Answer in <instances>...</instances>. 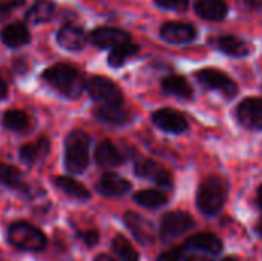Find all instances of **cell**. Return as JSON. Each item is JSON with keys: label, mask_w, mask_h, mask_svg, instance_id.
Masks as SVG:
<instances>
[{"label": "cell", "mask_w": 262, "mask_h": 261, "mask_svg": "<svg viewBox=\"0 0 262 261\" xmlns=\"http://www.w3.org/2000/svg\"><path fill=\"white\" fill-rule=\"evenodd\" d=\"M43 78L54 89H57L58 92H61L63 95L69 98H78L86 88L83 74L74 66L64 65V63L48 68L43 72Z\"/></svg>", "instance_id": "cell-1"}, {"label": "cell", "mask_w": 262, "mask_h": 261, "mask_svg": "<svg viewBox=\"0 0 262 261\" xmlns=\"http://www.w3.org/2000/svg\"><path fill=\"white\" fill-rule=\"evenodd\" d=\"M227 200V185L218 175H210L204 178L196 192V206L207 215L213 217L220 214Z\"/></svg>", "instance_id": "cell-2"}, {"label": "cell", "mask_w": 262, "mask_h": 261, "mask_svg": "<svg viewBox=\"0 0 262 261\" xmlns=\"http://www.w3.org/2000/svg\"><path fill=\"white\" fill-rule=\"evenodd\" d=\"M8 242L18 251L40 252L46 248V235L28 222H15L8 228Z\"/></svg>", "instance_id": "cell-3"}, {"label": "cell", "mask_w": 262, "mask_h": 261, "mask_svg": "<svg viewBox=\"0 0 262 261\" xmlns=\"http://www.w3.org/2000/svg\"><path fill=\"white\" fill-rule=\"evenodd\" d=\"M91 138L83 131H72L66 138L64 165L71 174H81L89 165Z\"/></svg>", "instance_id": "cell-4"}, {"label": "cell", "mask_w": 262, "mask_h": 261, "mask_svg": "<svg viewBox=\"0 0 262 261\" xmlns=\"http://www.w3.org/2000/svg\"><path fill=\"white\" fill-rule=\"evenodd\" d=\"M195 220L190 214L184 212V211H170L166 212L161 220H160V238L164 243H170L180 237H183L184 234H187L190 229L195 228Z\"/></svg>", "instance_id": "cell-5"}, {"label": "cell", "mask_w": 262, "mask_h": 261, "mask_svg": "<svg viewBox=\"0 0 262 261\" xmlns=\"http://www.w3.org/2000/svg\"><path fill=\"white\" fill-rule=\"evenodd\" d=\"M196 80L206 86L207 89H213V91H218L221 92L223 95L232 98L236 95L238 92V86L236 83L224 72L218 71V69H213V68H206V69H201L196 72Z\"/></svg>", "instance_id": "cell-6"}, {"label": "cell", "mask_w": 262, "mask_h": 261, "mask_svg": "<svg viewBox=\"0 0 262 261\" xmlns=\"http://www.w3.org/2000/svg\"><path fill=\"white\" fill-rule=\"evenodd\" d=\"M123 222L126 225V228L130 231V234L134 235V238L143 245V246H150L155 243V228L154 223L150 220H147L146 217L137 214V212H126L123 215Z\"/></svg>", "instance_id": "cell-7"}, {"label": "cell", "mask_w": 262, "mask_h": 261, "mask_svg": "<svg viewBox=\"0 0 262 261\" xmlns=\"http://www.w3.org/2000/svg\"><path fill=\"white\" fill-rule=\"evenodd\" d=\"M91 97L101 105H120L123 103V94L118 86L106 77H94L88 83Z\"/></svg>", "instance_id": "cell-8"}, {"label": "cell", "mask_w": 262, "mask_h": 261, "mask_svg": "<svg viewBox=\"0 0 262 261\" xmlns=\"http://www.w3.org/2000/svg\"><path fill=\"white\" fill-rule=\"evenodd\" d=\"M236 115L239 123L252 131H261L262 129V98L259 97H249L244 98L238 109Z\"/></svg>", "instance_id": "cell-9"}, {"label": "cell", "mask_w": 262, "mask_h": 261, "mask_svg": "<svg viewBox=\"0 0 262 261\" xmlns=\"http://www.w3.org/2000/svg\"><path fill=\"white\" fill-rule=\"evenodd\" d=\"M135 174L141 178L155 182L163 189H170L173 186L172 174L154 160H141L135 165Z\"/></svg>", "instance_id": "cell-10"}, {"label": "cell", "mask_w": 262, "mask_h": 261, "mask_svg": "<svg viewBox=\"0 0 262 261\" xmlns=\"http://www.w3.org/2000/svg\"><path fill=\"white\" fill-rule=\"evenodd\" d=\"M184 248L187 251L201 252L204 255H218L223 252V242L212 232H198L184 242Z\"/></svg>", "instance_id": "cell-11"}, {"label": "cell", "mask_w": 262, "mask_h": 261, "mask_svg": "<svg viewBox=\"0 0 262 261\" xmlns=\"http://www.w3.org/2000/svg\"><path fill=\"white\" fill-rule=\"evenodd\" d=\"M154 123L170 134H181L187 129V120L186 117L175 109L170 108H164V109H158L154 115H152Z\"/></svg>", "instance_id": "cell-12"}, {"label": "cell", "mask_w": 262, "mask_h": 261, "mask_svg": "<svg viewBox=\"0 0 262 261\" xmlns=\"http://www.w3.org/2000/svg\"><path fill=\"white\" fill-rule=\"evenodd\" d=\"M160 35L163 40L169 43L180 45L192 42L196 35V29L193 28V25L186 22H167L161 26Z\"/></svg>", "instance_id": "cell-13"}, {"label": "cell", "mask_w": 262, "mask_h": 261, "mask_svg": "<svg viewBox=\"0 0 262 261\" xmlns=\"http://www.w3.org/2000/svg\"><path fill=\"white\" fill-rule=\"evenodd\" d=\"M91 40L98 48H115L121 43L130 42V34L120 28H97L91 34Z\"/></svg>", "instance_id": "cell-14"}, {"label": "cell", "mask_w": 262, "mask_h": 261, "mask_svg": "<svg viewBox=\"0 0 262 261\" xmlns=\"http://www.w3.org/2000/svg\"><path fill=\"white\" fill-rule=\"evenodd\" d=\"M130 188H132L130 182L115 172L103 174V177L100 178V182L97 185L98 192L104 197H121V195L127 194L130 191Z\"/></svg>", "instance_id": "cell-15"}, {"label": "cell", "mask_w": 262, "mask_h": 261, "mask_svg": "<svg viewBox=\"0 0 262 261\" xmlns=\"http://www.w3.org/2000/svg\"><path fill=\"white\" fill-rule=\"evenodd\" d=\"M57 42L68 51H80L86 45V34L80 26L66 25L57 34Z\"/></svg>", "instance_id": "cell-16"}, {"label": "cell", "mask_w": 262, "mask_h": 261, "mask_svg": "<svg viewBox=\"0 0 262 261\" xmlns=\"http://www.w3.org/2000/svg\"><path fill=\"white\" fill-rule=\"evenodd\" d=\"M196 14L210 22H220L227 15V3L224 0H195L193 3Z\"/></svg>", "instance_id": "cell-17"}, {"label": "cell", "mask_w": 262, "mask_h": 261, "mask_svg": "<svg viewBox=\"0 0 262 261\" xmlns=\"http://www.w3.org/2000/svg\"><path fill=\"white\" fill-rule=\"evenodd\" d=\"M95 162L101 168H115L124 162V157L121 155V152L117 149V146L112 142L104 140L95 149Z\"/></svg>", "instance_id": "cell-18"}, {"label": "cell", "mask_w": 262, "mask_h": 261, "mask_svg": "<svg viewBox=\"0 0 262 261\" xmlns=\"http://www.w3.org/2000/svg\"><path fill=\"white\" fill-rule=\"evenodd\" d=\"M29 38H31L29 29L21 22L11 23V25L5 26L3 31H2V40H3V43L6 46H11V48H20V46L29 43Z\"/></svg>", "instance_id": "cell-19"}, {"label": "cell", "mask_w": 262, "mask_h": 261, "mask_svg": "<svg viewBox=\"0 0 262 261\" xmlns=\"http://www.w3.org/2000/svg\"><path fill=\"white\" fill-rule=\"evenodd\" d=\"M213 43L220 51H223L224 54L232 55V57H246L250 54L249 43L235 35H221Z\"/></svg>", "instance_id": "cell-20"}, {"label": "cell", "mask_w": 262, "mask_h": 261, "mask_svg": "<svg viewBox=\"0 0 262 261\" xmlns=\"http://www.w3.org/2000/svg\"><path fill=\"white\" fill-rule=\"evenodd\" d=\"M95 117L104 123L111 125H124L130 120V112L120 105H101L95 109Z\"/></svg>", "instance_id": "cell-21"}, {"label": "cell", "mask_w": 262, "mask_h": 261, "mask_svg": "<svg viewBox=\"0 0 262 261\" xmlns=\"http://www.w3.org/2000/svg\"><path fill=\"white\" fill-rule=\"evenodd\" d=\"M54 183L61 192H64L68 197H72V198H75L78 202H86V200L91 198V192L80 182L74 180L72 177H64V175L63 177H55Z\"/></svg>", "instance_id": "cell-22"}, {"label": "cell", "mask_w": 262, "mask_h": 261, "mask_svg": "<svg viewBox=\"0 0 262 261\" xmlns=\"http://www.w3.org/2000/svg\"><path fill=\"white\" fill-rule=\"evenodd\" d=\"M134 202L147 209H158L169 202V197L164 191L158 189H143L134 194Z\"/></svg>", "instance_id": "cell-23"}, {"label": "cell", "mask_w": 262, "mask_h": 261, "mask_svg": "<svg viewBox=\"0 0 262 261\" xmlns=\"http://www.w3.org/2000/svg\"><path fill=\"white\" fill-rule=\"evenodd\" d=\"M164 92L180 97V98H190L193 95V89L189 82L181 75H169L161 82Z\"/></svg>", "instance_id": "cell-24"}, {"label": "cell", "mask_w": 262, "mask_h": 261, "mask_svg": "<svg viewBox=\"0 0 262 261\" xmlns=\"http://www.w3.org/2000/svg\"><path fill=\"white\" fill-rule=\"evenodd\" d=\"M140 52V46L132 43V42H126V43H121L115 48H112L109 57H107V62L112 68H120L123 66L129 58H132L134 55H137Z\"/></svg>", "instance_id": "cell-25"}, {"label": "cell", "mask_w": 262, "mask_h": 261, "mask_svg": "<svg viewBox=\"0 0 262 261\" xmlns=\"http://www.w3.org/2000/svg\"><path fill=\"white\" fill-rule=\"evenodd\" d=\"M48 152H49V142L46 138H40L34 143L23 145L20 148V158L25 163L32 165V163L41 160Z\"/></svg>", "instance_id": "cell-26"}, {"label": "cell", "mask_w": 262, "mask_h": 261, "mask_svg": "<svg viewBox=\"0 0 262 261\" xmlns=\"http://www.w3.org/2000/svg\"><path fill=\"white\" fill-rule=\"evenodd\" d=\"M0 183L9 189L20 191V192H25L28 189L20 171L11 165H5V163H0Z\"/></svg>", "instance_id": "cell-27"}, {"label": "cell", "mask_w": 262, "mask_h": 261, "mask_svg": "<svg viewBox=\"0 0 262 261\" xmlns=\"http://www.w3.org/2000/svg\"><path fill=\"white\" fill-rule=\"evenodd\" d=\"M111 246L114 254L121 261H140V254L124 235H115Z\"/></svg>", "instance_id": "cell-28"}, {"label": "cell", "mask_w": 262, "mask_h": 261, "mask_svg": "<svg viewBox=\"0 0 262 261\" xmlns=\"http://www.w3.org/2000/svg\"><path fill=\"white\" fill-rule=\"evenodd\" d=\"M54 14V3L49 0H38L32 5V8L26 12V20L29 23H43L48 22Z\"/></svg>", "instance_id": "cell-29"}, {"label": "cell", "mask_w": 262, "mask_h": 261, "mask_svg": "<svg viewBox=\"0 0 262 261\" xmlns=\"http://www.w3.org/2000/svg\"><path fill=\"white\" fill-rule=\"evenodd\" d=\"M3 125L11 131H25L29 126V117L23 111H8L3 117Z\"/></svg>", "instance_id": "cell-30"}, {"label": "cell", "mask_w": 262, "mask_h": 261, "mask_svg": "<svg viewBox=\"0 0 262 261\" xmlns=\"http://www.w3.org/2000/svg\"><path fill=\"white\" fill-rule=\"evenodd\" d=\"M186 255H187V249L183 245V246H175L161 252L157 261H184Z\"/></svg>", "instance_id": "cell-31"}, {"label": "cell", "mask_w": 262, "mask_h": 261, "mask_svg": "<svg viewBox=\"0 0 262 261\" xmlns=\"http://www.w3.org/2000/svg\"><path fill=\"white\" fill-rule=\"evenodd\" d=\"M77 237L83 242L84 246L88 248H94L95 245H98L100 242V232L97 229H88V231H81L77 232Z\"/></svg>", "instance_id": "cell-32"}, {"label": "cell", "mask_w": 262, "mask_h": 261, "mask_svg": "<svg viewBox=\"0 0 262 261\" xmlns=\"http://www.w3.org/2000/svg\"><path fill=\"white\" fill-rule=\"evenodd\" d=\"M155 3L170 11H186L189 8V0H155Z\"/></svg>", "instance_id": "cell-33"}, {"label": "cell", "mask_w": 262, "mask_h": 261, "mask_svg": "<svg viewBox=\"0 0 262 261\" xmlns=\"http://www.w3.org/2000/svg\"><path fill=\"white\" fill-rule=\"evenodd\" d=\"M23 2H25V0H9V2H6V3H0V15L8 14V12L12 11L14 8L20 6Z\"/></svg>", "instance_id": "cell-34"}, {"label": "cell", "mask_w": 262, "mask_h": 261, "mask_svg": "<svg viewBox=\"0 0 262 261\" xmlns=\"http://www.w3.org/2000/svg\"><path fill=\"white\" fill-rule=\"evenodd\" d=\"M244 3L253 11H261L262 9V0H244Z\"/></svg>", "instance_id": "cell-35"}, {"label": "cell", "mask_w": 262, "mask_h": 261, "mask_svg": "<svg viewBox=\"0 0 262 261\" xmlns=\"http://www.w3.org/2000/svg\"><path fill=\"white\" fill-rule=\"evenodd\" d=\"M184 261H207V258L204 257V254H190L186 255Z\"/></svg>", "instance_id": "cell-36"}, {"label": "cell", "mask_w": 262, "mask_h": 261, "mask_svg": "<svg viewBox=\"0 0 262 261\" xmlns=\"http://www.w3.org/2000/svg\"><path fill=\"white\" fill-rule=\"evenodd\" d=\"M6 95H8V88H6V83L3 82V78L0 77V100H3Z\"/></svg>", "instance_id": "cell-37"}, {"label": "cell", "mask_w": 262, "mask_h": 261, "mask_svg": "<svg viewBox=\"0 0 262 261\" xmlns=\"http://www.w3.org/2000/svg\"><path fill=\"white\" fill-rule=\"evenodd\" d=\"M94 261H117L115 258H112L111 255H107V254H100V255H97Z\"/></svg>", "instance_id": "cell-38"}, {"label": "cell", "mask_w": 262, "mask_h": 261, "mask_svg": "<svg viewBox=\"0 0 262 261\" xmlns=\"http://www.w3.org/2000/svg\"><path fill=\"white\" fill-rule=\"evenodd\" d=\"M256 205L262 211V185L258 188V192H256Z\"/></svg>", "instance_id": "cell-39"}, {"label": "cell", "mask_w": 262, "mask_h": 261, "mask_svg": "<svg viewBox=\"0 0 262 261\" xmlns=\"http://www.w3.org/2000/svg\"><path fill=\"white\" fill-rule=\"evenodd\" d=\"M255 231H256V234L262 237V214L261 217H259V220H258V223H256V226H255Z\"/></svg>", "instance_id": "cell-40"}, {"label": "cell", "mask_w": 262, "mask_h": 261, "mask_svg": "<svg viewBox=\"0 0 262 261\" xmlns=\"http://www.w3.org/2000/svg\"><path fill=\"white\" fill-rule=\"evenodd\" d=\"M207 261H239L238 258H235V257H224V258H220V260H209Z\"/></svg>", "instance_id": "cell-41"}]
</instances>
